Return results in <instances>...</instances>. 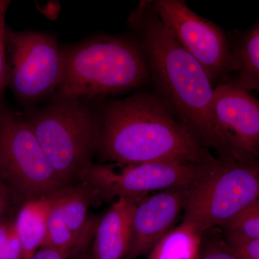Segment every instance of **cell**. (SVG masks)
Masks as SVG:
<instances>
[{"label": "cell", "mask_w": 259, "mask_h": 259, "mask_svg": "<svg viewBox=\"0 0 259 259\" xmlns=\"http://www.w3.org/2000/svg\"><path fill=\"white\" fill-rule=\"evenodd\" d=\"M127 22L147 61L153 93L204 148L219 154L211 113L214 88L205 70L168 31L148 0L140 2Z\"/></svg>", "instance_id": "1"}, {"label": "cell", "mask_w": 259, "mask_h": 259, "mask_svg": "<svg viewBox=\"0 0 259 259\" xmlns=\"http://www.w3.org/2000/svg\"><path fill=\"white\" fill-rule=\"evenodd\" d=\"M100 109L97 156L102 161L201 164L212 156L154 93L140 92L101 104Z\"/></svg>", "instance_id": "2"}, {"label": "cell", "mask_w": 259, "mask_h": 259, "mask_svg": "<svg viewBox=\"0 0 259 259\" xmlns=\"http://www.w3.org/2000/svg\"><path fill=\"white\" fill-rule=\"evenodd\" d=\"M153 11L187 52L205 70L212 83L227 81L236 66L222 29L194 13L183 0H152Z\"/></svg>", "instance_id": "8"}, {"label": "cell", "mask_w": 259, "mask_h": 259, "mask_svg": "<svg viewBox=\"0 0 259 259\" xmlns=\"http://www.w3.org/2000/svg\"><path fill=\"white\" fill-rule=\"evenodd\" d=\"M138 202L119 197L104 214L95 231L92 259H125L132 238V223Z\"/></svg>", "instance_id": "12"}, {"label": "cell", "mask_w": 259, "mask_h": 259, "mask_svg": "<svg viewBox=\"0 0 259 259\" xmlns=\"http://www.w3.org/2000/svg\"><path fill=\"white\" fill-rule=\"evenodd\" d=\"M54 195L53 196L54 204L48 223L47 236L41 248L49 247L72 255L80 250L83 244L70 231L60 209L56 205Z\"/></svg>", "instance_id": "17"}, {"label": "cell", "mask_w": 259, "mask_h": 259, "mask_svg": "<svg viewBox=\"0 0 259 259\" xmlns=\"http://www.w3.org/2000/svg\"><path fill=\"white\" fill-rule=\"evenodd\" d=\"M223 228L225 231L259 240V201L240 213Z\"/></svg>", "instance_id": "18"}, {"label": "cell", "mask_w": 259, "mask_h": 259, "mask_svg": "<svg viewBox=\"0 0 259 259\" xmlns=\"http://www.w3.org/2000/svg\"><path fill=\"white\" fill-rule=\"evenodd\" d=\"M10 3L11 1L10 0H0V107L7 105L5 91L8 88V69L5 32L8 25H6L5 18Z\"/></svg>", "instance_id": "21"}, {"label": "cell", "mask_w": 259, "mask_h": 259, "mask_svg": "<svg viewBox=\"0 0 259 259\" xmlns=\"http://www.w3.org/2000/svg\"><path fill=\"white\" fill-rule=\"evenodd\" d=\"M207 161L201 164L146 162L124 166L120 172L110 165L94 164L83 183L93 190L95 201L125 197L139 203L153 191L192 185L203 172Z\"/></svg>", "instance_id": "9"}, {"label": "cell", "mask_w": 259, "mask_h": 259, "mask_svg": "<svg viewBox=\"0 0 259 259\" xmlns=\"http://www.w3.org/2000/svg\"><path fill=\"white\" fill-rule=\"evenodd\" d=\"M188 187L161 191L147 196L136 205L132 223V238L125 259L148 254L160 240L172 229L183 209Z\"/></svg>", "instance_id": "11"}, {"label": "cell", "mask_w": 259, "mask_h": 259, "mask_svg": "<svg viewBox=\"0 0 259 259\" xmlns=\"http://www.w3.org/2000/svg\"><path fill=\"white\" fill-rule=\"evenodd\" d=\"M0 259H24L15 221L10 218L0 223Z\"/></svg>", "instance_id": "19"}, {"label": "cell", "mask_w": 259, "mask_h": 259, "mask_svg": "<svg viewBox=\"0 0 259 259\" xmlns=\"http://www.w3.org/2000/svg\"><path fill=\"white\" fill-rule=\"evenodd\" d=\"M5 41L8 88L23 112L30 111L59 88L64 69L62 49L49 32L8 26Z\"/></svg>", "instance_id": "7"}, {"label": "cell", "mask_w": 259, "mask_h": 259, "mask_svg": "<svg viewBox=\"0 0 259 259\" xmlns=\"http://www.w3.org/2000/svg\"><path fill=\"white\" fill-rule=\"evenodd\" d=\"M218 157L248 161L259 158V100L236 81L214 88L211 108Z\"/></svg>", "instance_id": "10"}, {"label": "cell", "mask_w": 259, "mask_h": 259, "mask_svg": "<svg viewBox=\"0 0 259 259\" xmlns=\"http://www.w3.org/2000/svg\"><path fill=\"white\" fill-rule=\"evenodd\" d=\"M54 198L70 231L84 244L88 230L89 207L95 201L93 190L83 183L66 187L56 194Z\"/></svg>", "instance_id": "14"}, {"label": "cell", "mask_w": 259, "mask_h": 259, "mask_svg": "<svg viewBox=\"0 0 259 259\" xmlns=\"http://www.w3.org/2000/svg\"><path fill=\"white\" fill-rule=\"evenodd\" d=\"M21 113L65 185L83 184L98 150L100 105L84 100H50L46 106Z\"/></svg>", "instance_id": "4"}, {"label": "cell", "mask_w": 259, "mask_h": 259, "mask_svg": "<svg viewBox=\"0 0 259 259\" xmlns=\"http://www.w3.org/2000/svg\"><path fill=\"white\" fill-rule=\"evenodd\" d=\"M225 244L239 259H259V240L225 231Z\"/></svg>", "instance_id": "20"}, {"label": "cell", "mask_w": 259, "mask_h": 259, "mask_svg": "<svg viewBox=\"0 0 259 259\" xmlns=\"http://www.w3.org/2000/svg\"><path fill=\"white\" fill-rule=\"evenodd\" d=\"M198 259H239L228 249L224 242L207 245L202 248Z\"/></svg>", "instance_id": "22"}, {"label": "cell", "mask_w": 259, "mask_h": 259, "mask_svg": "<svg viewBox=\"0 0 259 259\" xmlns=\"http://www.w3.org/2000/svg\"><path fill=\"white\" fill-rule=\"evenodd\" d=\"M79 259H92L91 253H85L81 255Z\"/></svg>", "instance_id": "25"}, {"label": "cell", "mask_w": 259, "mask_h": 259, "mask_svg": "<svg viewBox=\"0 0 259 259\" xmlns=\"http://www.w3.org/2000/svg\"><path fill=\"white\" fill-rule=\"evenodd\" d=\"M53 196L30 201L19 209L15 223L24 259L31 258L44 244L49 215L54 204Z\"/></svg>", "instance_id": "13"}, {"label": "cell", "mask_w": 259, "mask_h": 259, "mask_svg": "<svg viewBox=\"0 0 259 259\" xmlns=\"http://www.w3.org/2000/svg\"><path fill=\"white\" fill-rule=\"evenodd\" d=\"M71 253L45 247L40 248L30 259H69Z\"/></svg>", "instance_id": "24"}, {"label": "cell", "mask_w": 259, "mask_h": 259, "mask_svg": "<svg viewBox=\"0 0 259 259\" xmlns=\"http://www.w3.org/2000/svg\"><path fill=\"white\" fill-rule=\"evenodd\" d=\"M259 201V158L243 161L211 156L203 172L189 186L182 222L203 237L226 226Z\"/></svg>", "instance_id": "5"}, {"label": "cell", "mask_w": 259, "mask_h": 259, "mask_svg": "<svg viewBox=\"0 0 259 259\" xmlns=\"http://www.w3.org/2000/svg\"><path fill=\"white\" fill-rule=\"evenodd\" d=\"M62 51L64 74L50 100L93 101L150 82L147 61L136 38L98 35Z\"/></svg>", "instance_id": "3"}, {"label": "cell", "mask_w": 259, "mask_h": 259, "mask_svg": "<svg viewBox=\"0 0 259 259\" xmlns=\"http://www.w3.org/2000/svg\"><path fill=\"white\" fill-rule=\"evenodd\" d=\"M15 205L9 191L0 182V223L9 218L12 207Z\"/></svg>", "instance_id": "23"}, {"label": "cell", "mask_w": 259, "mask_h": 259, "mask_svg": "<svg viewBox=\"0 0 259 259\" xmlns=\"http://www.w3.org/2000/svg\"><path fill=\"white\" fill-rule=\"evenodd\" d=\"M231 48L238 74L236 82L248 91L259 92V19Z\"/></svg>", "instance_id": "15"}, {"label": "cell", "mask_w": 259, "mask_h": 259, "mask_svg": "<svg viewBox=\"0 0 259 259\" xmlns=\"http://www.w3.org/2000/svg\"><path fill=\"white\" fill-rule=\"evenodd\" d=\"M202 240L192 227L182 223L156 243L146 259H198Z\"/></svg>", "instance_id": "16"}, {"label": "cell", "mask_w": 259, "mask_h": 259, "mask_svg": "<svg viewBox=\"0 0 259 259\" xmlns=\"http://www.w3.org/2000/svg\"><path fill=\"white\" fill-rule=\"evenodd\" d=\"M0 182L20 207L68 187L54 171L23 114L8 105L0 107Z\"/></svg>", "instance_id": "6"}]
</instances>
